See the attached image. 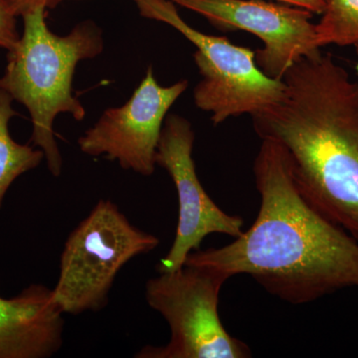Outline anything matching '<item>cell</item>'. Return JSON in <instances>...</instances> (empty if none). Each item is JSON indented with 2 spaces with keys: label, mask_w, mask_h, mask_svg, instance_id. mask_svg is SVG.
I'll use <instances>...</instances> for the list:
<instances>
[{
  "label": "cell",
  "mask_w": 358,
  "mask_h": 358,
  "mask_svg": "<svg viewBox=\"0 0 358 358\" xmlns=\"http://www.w3.org/2000/svg\"><path fill=\"white\" fill-rule=\"evenodd\" d=\"M260 208L251 227L221 248L197 250L185 264L228 278L250 275L292 305L358 287V241L317 211L294 181L279 143L262 140L253 166Z\"/></svg>",
  "instance_id": "6da1fadb"
},
{
  "label": "cell",
  "mask_w": 358,
  "mask_h": 358,
  "mask_svg": "<svg viewBox=\"0 0 358 358\" xmlns=\"http://www.w3.org/2000/svg\"><path fill=\"white\" fill-rule=\"evenodd\" d=\"M282 81L281 100L251 115L254 129L281 145L305 199L358 241V81L322 53Z\"/></svg>",
  "instance_id": "7a4b0ae2"
},
{
  "label": "cell",
  "mask_w": 358,
  "mask_h": 358,
  "mask_svg": "<svg viewBox=\"0 0 358 358\" xmlns=\"http://www.w3.org/2000/svg\"><path fill=\"white\" fill-rule=\"evenodd\" d=\"M48 9L39 7L21 16L23 33L20 41L7 51V63L0 77V88L22 103L32 122L33 147L44 152L52 176L62 173L63 159L54 133V122L61 114L77 122L86 110L73 94V78L81 61L103 53V31L93 20H84L61 36L49 29Z\"/></svg>",
  "instance_id": "3957f363"
},
{
  "label": "cell",
  "mask_w": 358,
  "mask_h": 358,
  "mask_svg": "<svg viewBox=\"0 0 358 358\" xmlns=\"http://www.w3.org/2000/svg\"><path fill=\"white\" fill-rule=\"evenodd\" d=\"M159 243L129 222L114 202L100 200L66 240L54 301L64 315L102 310L122 268Z\"/></svg>",
  "instance_id": "277c9868"
},
{
  "label": "cell",
  "mask_w": 358,
  "mask_h": 358,
  "mask_svg": "<svg viewBox=\"0 0 358 358\" xmlns=\"http://www.w3.org/2000/svg\"><path fill=\"white\" fill-rule=\"evenodd\" d=\"M143 17L166 23L195 45L201 80L193 91L195 106L211 114L214 126L233 117L260 112L281 100L282 80L267 76L257 65L255 51L194 29L171 0H134Z\"/></svg>",
  "instance_id": "5b68a950"
},
{
  "label": "cell",
  "mask_w": 358,
  "mask_h": 358,
  "mask_svg": "<svg viewBox=\"0 0 358 358\" xmlns=\"http://www.w3.org/2000/svg\"><path fill=\"white\" fill-rule=\"evenodd\" d=\"M227 275L206 266L185 264L148 280L145 300L171 329L166 345H145L136 358H248L251 350L231 336L219 315Z\"/></svg>",
  "instance_id": "8992f818"
},
{
  "label": "cell",
  "mask_w": 358,
  "mask_h": 358,
  "mask_svg": "<svg viewBox=\"0 0 358 358\" xmlns=\"http://www.w3.org/2000/svg\"><path fill=\"white\" fill-rule=\"evenodd\" d=\"M194 141L192 122L181 115H166L155 162L166 169L176 186L178 223L171 248L157 265L159 274L182 268L189 254L199 250L209 235L237 238L244 232L243 218L226 213L205 192L192 157Z\"/></svg>",
  "instance_id": "52a82bcc"
},
{
  "label": "cell",
  "mask_w": 358,
  "mask_h": 358,
  "mask_svg": "<svg viewBox=\"0 0 358 358\" xmlns=\"http://www.w3.org/2000/svg\"><path fill=\"white\" fill-rule=\"evenodd\" d=\"M203 16L221 30H243L264 44L257 65L267 76L282 80L292 66L320 55L317 26L307 9L267 0H171Z\"/></svg>",
  "instance_id": "ba28073f"
},
{
  "label": "cell",
  "mask_w": 358,
  "mask_h": 358,
  "mask_svg": "<svg viewBox=\"0 0 358 358\" xmlns=\"http://www.w3.org/2000/svg\"><path fill=\"white\" fill-rule=\"evenodd\" d=\"M187 87V80L160 86L152 66H148L128 102L106 110L78 138L80 150L89 157L117 162L124 171L152 176L164 120Z\"/></svg>",
  "instance_id": "9c48e42d"
},
{
  "label": "cell",
  "mask_w": 358,
  "mask_h": 358,
  "mask_svg": "<svg viewBox=\"0 0 358 358\" xmlns=\"http://www.w3.org/2000/svg\"><path fill=\"white\" fill-rule=\"evenodd\" d=\"M64 313L53 289L33 284L18 296H0V358H49L64 343Z\"/></svg>",
  "instance_id": "30bf717a"
},
{
  "label": "cell",
  "mask_w": 358,
  "mask_h": 358,
  "mask_svg": "<svg viewBox=\"0 0 358 358\" xmlns=\"http://www.w3.org/2000/svg\"><path fill=\"white\" fill-rule=\"evenodd\" d=\"M13 101L0 88V206L15 179L36 169L45 159L40 148L20 145L11 138L9 122L18 115L13 108Z\"/></svg>",
  "instance_id": "8fae6325"
},
{
  "label": "cell",
  "mask_w": 358,
  "mask_h": 358,
  "mask_svg": "<svg viewBox=\"0 0 358 358\" xmlns=\"http://www.w3.org/2000/svg\"><path fill=\"white\" fill-rule=\"evenodd\" d=\"M317 26V42L352 46L358 51V0H324V11Z\"/></svg>",
  "instance_id": "7c38bea8"
},
{
  "label": "cell",
  "mask_w": 358,
  "mask_h": 358,
  "mask_svg": "<svg viewBox=\"0 0 358 358\" xmlns=\"http://www.w3.org/2000/svg\"><path fill=\"white\" fill-rule=\"evenodd\" d=\"M20 39L17 16L11 11L6 0H0V48L10 51Z\"/></svg>",
  "instance_id": "4fadbf2b"
},
{
  "label": "cell",
  "mask_w": 358,
  "mask_h": 358,
  "mask_svg": "<svg viewBox=\"0 0 358 358\" xmlns=\"http://www.w3.org/2000/svg\"><path fill=\"white\" fill-rule=\"evenodd\" d=\"M11 11L17 17L24 15L39 7H45L46 9L54 8L59 4L58 0H6Z\"/></svg>",
  "instance_id": "5bb4252c"
},
{
  "label": "cell",
  "mask_w": 358,
  "mask_h": 358,
  "mask_svg": "<svg viewBox=\"0 0 358 358\" xmlns=\"http://www.w3.org/2000/svg\"><path fill=\"white\" fill-rule=\"evenodd\" d=\"M289 6L307 9L313 14H322L324 11V0H273Z\"/></svg>",
  "instance_id": "9a60e30c"
},
{
  "label": "cell",
  "mask_w": 358,
  "mask_h": 358,
  "mask_svg": "<svg viewBox=\"0 0 358 358\" xmlns=\"http://www.w3.org/2000/svg\"><path fill=\"white\" fill-rule=\"evenodd\" d=\"M59 1V3H60V2H63V1H78V0H58ZM79 1H81V0H79Z\"/></svg>",
  "instance_id": "2e32d148"
},
{
  "label": "cell",
  "mask_w": 358,
  "mask_h": 358,
  "mask_svg": "<svg viewBox=\"0 0 358 358\" xmlns=\"http://www.w3.org/2000/svg\"><path fill=\"white\" fill-rule=\"evenodd\" d=\"M355 71H357V75H358V63L357 65H355Z\"/></svg>",
  "instance_id": "e0dca14e"
}]
</instances>
